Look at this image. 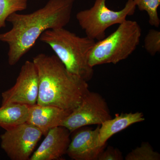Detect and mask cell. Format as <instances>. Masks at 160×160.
<instances>
[{
    "label": "cell",
    "mask_w": 160,
    "mask_h": 160,
    "mask_svg": "<svg viewBox=\"0 0 160 160\" xmlns=\"http://www.w3.org/2000/svg\"><path fill=\"white\" fill-rule=\"evenodd\" d=\"M76 0H49L42 8L29 14L17 12L7 22L12 27L0 33V42L9 47L8 63L15 65L33 47L44 32L65 28L71 19Z\"/></svg>",
    "instance_id": "obj_1"
},
{
    "label": "cell",
    "mask_w": 160,
    "mask_h": 160,
    "mask_svg": "<svg viewBox=\"0 0 160 160\" xmlns=\"http://www.w3.org/2000/svg\"><path fill=\"white\" fill-rule=\"evenodd\" d=\"M39 79L37 104L71 112L89 92L88 82L68 71L56 55L40 53L33 58Z\"/></svg>",
    "instance_id": "obj_2"
},
{
    "label": "cell",
    "mask_w": 160,
    "mask_h": 160,
    "mask_svg": "<svg viewBox=\"0 0 160 160\" xmlns=\"http://www.w3.org/2000/svg\"><path fill=\"white\" fill-rule=\"evenodd\" d=\"M39 39L50 46L68 71L87 82L92 78L94 71L89 60L96 41L65 28L46 30Z\"/></svg>",
    "instance_id": "obj_3"
},
{
    "label": "cell",
    "mask_w": 160,
    "mask_h": 160,
    "mask_svg": "<svg viewBox=\"0 0 160 160\" xmlns=\"http://www.w3.org/2000/svg\"><path fill=\"white\" fill-rule=\"evenodd\" d=\"M142 33L136 21L126 20L111 34L96 42L89 55V65L93 68L126 59L137 48Z\"/></svg>",
    "instance_id": "obj_4"
},
{
    "label": "cell",
    "mask_w": 160,
    "mask_h": 160,
    "mask_svg": "<svg viewBox=\"0 0 160 160\" xmlns=\"http://www.w3.org/2000/svg\"><path fill=\"white\" fill-rule=\"evenodd\" d=\"M106 0H95L93 6L82 10L76 14L79 25L86 36L98 41L106 37L107 29L115 25H119L126 18L134 14L136 9L132 0H128L121 10L114 11L106 6Z\"/></svg>",
    "instance_id": "obj_5"
},
{
    "label": "cell",
    "mask_w": 160,
    "mask_h": 160,
    "mask_svg": "<svg viewBox=\"0 0 160 160\" xmlns=\"http://www.w3.org/2000/svg\"><path fill=\"white\" fill-rule=\"evenodd\" d=\"M111 118L105 99L98 92L89 91L79 106L66 117L61 126L72 133L84 126L101 125Z\"/></svg>",
    "instance_id": "obj_6"
},
{
    "label": "cell",
    "mask_w": 160,
    "mask_h": 160,
    "mask_svg": "<svg viewBox=\"0 0 160 160\" xmlns=\"http://www.w3.org/2000/svg\"><path fill=\"white\" fill-rule=\"evenodd\" d=\"M1 146L12 160H29L42 132L30 123H22L5 130Z\"/></svg>",
    "instance_id": "obj_7"
},
{
    "label": "cell",
    "mask_w": 160,
    "mask_h": 160,
    "mask_svg": "<svg viewBox=\"0 0 160 160\" xmlns=\"http://www.w3.org/2000/svg\"><path fill=\"white\" fill-rule=\"evenodd\" d=\"M38 92L37 69L32 61H26L14 86L2 93V105L16 103L33 106L37 103Z\"/></svg>",
    "instance_id": "obj_8"
},
{
    "label": "cell",
    "mask_w": 160,
    "mask_h": 160,
    "mask_svg": "<svg viewBox=\"0 0 160 160\" xmlns=\"http://www.w3.org/2000/svg\"><path fill=\"white\" fill-rule=\"evenodd\" d=\"M100 125L95 129L81 127L72 132L66 154L74 160H98L106 146H99Z\"/></svg>",
    "instance_id": "obj_9"
},
{
    "label": "cell",
    "mask_w": 160,
    "mask_h": 160,
    "mask_svg": "<svg viewBox=\"0 0 160 160\" xmlns=\"http://www.w3.org/2000/svg\"><path fill=\"white\" fill-rule=\"evenodd\" d=\"M71 133L68 129L59 126L50 129L38 148L29 160H62L66 154Z\"/></svg>",
    "instance_id": "obj_10"
},
{
    "label": "cell",
    "mask_w": 160,
    "mask_h": 160,
    "mask_svg": "<svg viewBox=\"0 0 160 160\" xmlns=\"http://www.w3.org/2000/svg\"><path fill=\"white\" fill-rule=\"evenodd\" d=\"M70 112L59 107L36 104L30 106L27 122L35 126L46 136L50 129L61 126Z\"/></svg>",
    "instance_id": "obj_11"
},
{
    "label": "cell",
    "mask_w": 160,
    "mask_h": 160,
    "mask_svg": "<svg viewBox=\"0 0 160 160\" xmlns=\"http://www.w3.org/2000/svg\"><path fill=\"white\" fill-rule=\"evenodd\" d=\"M145 120L144 114L139 112L116 114L114 118L106 120L100 125L99 146H106L107 141L112 136L133 124Z\"/></svg>",
    "instance_id": "obj_12"
},
{
    "label": "cell",
    "mask_w": 160,
    "mask_h": 160,
    "mask_svg": "<svg viewBox=\"0 0 160 160\" xmlns=\"http://www.w3.org/2000/svg\"><path fill=\"white\" fill-rule=\"evenodd\" d=\"M30 106L16 103L2 105L0 107V127L6 130L27 122Z\"/></svg>",
    "instance_id": "obj_13"
},
{
    "label": "cell",
    "mask_w": 160,
    "mask_h": 160,
    "mask_svg": "<svg viewBox=\"0 0 160 160\" xmlns=\"http://www.w3.org/2000/svg\"><path fill=\"white\" fill-rule=\"evenodd\" d=\"M28 0H0V29L6 27L9 16L27 9Z\"/></svg>",
    "instance_id": "obj_14"
},
{
    "label": "cell",
    "mask_w": 160,
    "mask_h": 160,
    "mask_svg": "<svg viewBox=\"0 0 160 160\" xmlns=\"http://www.w3.org/2000/svg\"><path fill=\"white\" fill-rule=\"evenodd\" d=\"M140 11L147 12L149 16V23L151 26L158 28L160 19L158 9L160 5V0H132Z\"/></svg>",
    "instance_id": "obj_15"
},
{
    "label": "cell",
    "mask_w": 160,
    "mask_h": 160,
    "mask_svg": "<svg viewBox=\"0 0 160 160\" xmlns=\"http://www.w3.org/2000/svg\"><path fill=\"white\" fill-rule=\"evenodd\" d=\"M126 160H159L160 154L154 151L151 145L147 142L142 143L141 146L126 155Z\"/></svg>",
    "instance_id": "obj_16"
},
{
    "label": "cell",
    "mask_w": 160,
    "mask_h": 160,
    "mask_svg": "<svg viewBox=\"0 0 160 160\" xmlns=\"http://www.w3.org/2000/svg\"><path fill=\"white\" fill-rule=\"evenodd\" d=\"M144 48L152 56L160 52V32L156 29H150L144 39Z\"/></svg>",
    "instance_id": "obj_17"
},
{
    "label": "cell",
    "mask_w": 160,
    "mask_h": 160,
    "mask_svg": "<svg viewBox=\"0 0 160 160\" xmlns=\"http://www.w3.org/2000/svg\"><path fill=\"white\" fill-rule=\"evenodd\" d=\"M124 158L119 149L109 146L106 147L100 153L98 160H122Z\"/></svg>",
    "instance_id": "obj_18"
}]
</instances>
